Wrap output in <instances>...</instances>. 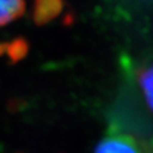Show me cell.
Wrapping results in <instances>:
<instances>
[{"label": "cell", "instance_id": "obj_1", "mask_svg": "<svg viewBox=\"0 0 153 153\" xmlns=\"http://www.w3.org/2000/svg\"><path fill=\"white\" fill-rule=\"evenodd\" d=\"M95 153H149V151L142 141L133 135L110 128L97 145Z\"/></svg>", "mask_w": 153, "mask_h": 153}, {"label": "cell", "instance_id": "obj_2", "mask_svg": "<svg viewBox=\"0 0 153 153\" xmlns=\"http://www.w3.org/2000/svg\"><path fill=\"white\" fill-rule=\"evenodd\" d=\"M64 0H35L33 18L37 25H42L54 19L63 10Z\"/></svg>", "mask_w": 153, "mask_h": 153}, {"label": "cell", "instance_id": "obj_3", "mask_svg": "<svg viewBox=\"0 0 153 153\" xmlns=\"http://www.w3.org/2000/svg\"><path fill=\"white\" fill-rule=\"evenodd\" d=\"M24 0H0V25H5L24 13Z\"/></svg>", "mask_w": 153, "mask_h": 153}, {"label": "cell", "instance_id": "obj_4", "mask_svg": "<svg viewBox=\"0 0 153 153\" xmlns=\"http://www.w3.org/2000/svg\"><path fill=\"white\" fill-rule=\"evenodd\" d=\"M28 53V42L24 39H15L11 42H0V56L7 54L11 62H18Z\"/></svg>", "mask_w": 153, "mask_h": 153}, {"label": "cell", "instance_id": "obj_5", "mask_svg": "<svg viewBox=\"0 0 153 153\" xmlns=\"http://www.w3.org/2000/svg\"><path fill=\"white\" fill-rule=\"evenodd\" d=\"M137 81L143 92L147 106L151 110L152 108V68L148 66L146 69H141L137 75Z\"/></svg>", "mask_w": 153, "mask_h": 153}]
</instances>
